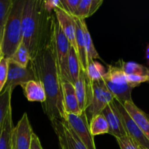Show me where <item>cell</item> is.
<instances>
[{
	"label": "cell",
	"mask_w": 149,
	"mask_h": 149,
	"mask_svg": "<svg viewBox=\"0 0 149 149\" xmlns=\"http://www.w3.org/2000/svg\"><path fill=\"white\" fill-rule=\"evenodd\" d=\"M30 63L36 81L42 84L46 95V100L42 103L44 112L50 122L54 119H61L65 114L61 81L56 54L50 36L31 59Z\"/></svg>",
	"instance_id": "6da1fadb"
},
{
	"label": "cell",
	"mask_w": 149,
	"mask_h": 149,
	"mask_svg": "<svg viewBox=\"0 0 149 149\" xmlns=\"http://www.w3.org/2000/svg\"><path fill=\"white\" fill-rule=\"evenodd\" d=\"M51 15L45 10L42 0H25L22 15V43L31 59L49 38Z\"/></svg>",
	"instance_id": "7a4b0ae2"
},
{
	"label": "cell",
	"mask_w": 149,
	"mask_h": 149,
	"mask_svg": "<svg viewBox=\"0 0 149 149\" xmlns=\"http://www.w3.org/2000/svg\"><path fill=\"white\" fill-rule=\"evenodd\" d=\"M25 0H13V7L4 27L1 45L3 58L10 59L22 43V15Z\"/></svg>",
	"instance_id": "3957f363"
},
{
	"label": "cell",
	"mask_w": 149,
	"mask_h": 149,
	"mask_svg": "<svg viewBox=\"0 0 149 149\" xmlns=\"http://www.w3.org/2000/svg\"><path fill=\"white\" fill-rule=\"evenodd\" d=\"M49 36L53 43L56 54L61 81H69L72 83L68 69V53L71 46L61 30L54 13L51 15L50 17Z\"/></svg>",
	"instance_id": "277c9868"
},
{
	"label": "cell",
	"mask_w": 149,
	"mask_h": 149,
	"mask_svg": "<svg viewBox=\"0 0 149 149\" xmlns=\"http://www.w3.org/2000/svg\"><path fill=\"white\" fill-rule=\"evenodd\" d=\"M103 80L108 90L114 99L122 105L127 101H132V90L127 81V75L118 65H108Z\"/></svg>",
	"instance_id": "5b68a950"
},
{
	"label": "cell",
	"mask_w": 149,
	"mask_h": 149,
	"mask_svg": "<svg viewBox=\"0 0 149 149\" xmlns=\"http://www.w3.org/2000/svg\"><path fill=\"white\" fill-rule=\"evenodd\" d=\"M92 86L93 97L90 105L84 111L88 123L95 116L101 113L102 111L114 99L113 95L106 87L103 79L92 81Z\"/></svg>",
	"instance_id": "8992f818"
},
{
	"label": "cell",
	"mask_w": 149,
	"mask_h": 149,
	"mask_svg": "<svg viewBox=\"0 0 149 149\" xmlns=\"http://www.w3.org/2000/svg\"><path fill=\"white\" fill-rule=\"evenodd\" d=\"M62 119L67 122L69 127L79 138L86 148L87 149H96L94 137L90 132V125L85 112L82 111L79 115L65 113Z\"/></svg>",
	"instance_id": "52a82bcc"
},
{
	"label": "cell",
	"mask_w": 149,
	"mask_h": 149,
	"mask_svg": "<svg viewBox=\"0 0 149 149\" xmlns=\"http://www.w3.org/2000/svg\"><path fill=\"white\" fill-rule=\"evenodd\" d=\"M61 149H87L64 119L51 121Z\"/></svg>",
	"instance_id": "ba28073f"
},
{
	"label": "cell",
	"mask_w": 149,
	"mask_h": 149,
	"mask_svg": "<svg viewBox=\"0 0 149 149\" xmlns=\"http://www.w3.org/2000/svg\"><path fill=\"white\" fill-rule=\"evenodd\" d=\"M32 80L36 79L31 63L26 67H23L11 60H8L7 77L4 89L11 88L13 90L16 86L23 87Z\"/></svg>",
	"instance_id": "9c48e42d"
},
{
	"label": "cell",
	"mask_w": 149,
	"mask_h": 149,
	"mask_svg": "<svg viewBox=\"0 0 149 149\" xmlns=\"http://www.w3.org/2000/svg\"><path fill=\"white\" fill-rule=\"evenodd\" d=\"M113 102L116 105L121 115L124 128L126 131L127 135L130 137L138 146H141L144 148L149 149V141L143 135L135 121L131 118L129 113L125 109L123 105L119 103L116 99H113Z\"/></svg>",
	"instance_id": "30bf717a"
},
{
	"label": "cell",
	"mask_w": 149,
	"mask_h": 149,
	"mask_svg": "<svg viewBox=\"0 0 149 149\" xmlns=\"http://www.w3.org/2000/svg\"><path fill=\"white\" fill-rule=\"evenodd\" d=\"M33 133L28 114L24 113L13 130L12 148L13 149H30Z\"/></svg>",
	"instance_id": "8fae6325"
},
{
	"label": "cell",
	"mask_w": 149,
	"mask_h": 149,
	"mask_svg": "<svg viewBox=\"0 0 149 149\" xmlns=\"http://www.w3.org/2000/svg\"><path fill=\"white\" fill-rule=\"evenodd\" d=\"M74 85L80 110L84 111L93 97V86L87 74L81 68L78 79Z\"/></svg>",
	"instance_id": "7c38bea8"
},
{
	"label": "cell",
	"mask_w": 149,
	"mask_h": 149,
	"mask_svg": "<svg viewBox=\"0 0 149 149\" xmlns=\"http://www.w3.org/2000/svg\"><path fill=\"white\" fill-rule=\"evenodd\" d=\"M101 113L104 116L108 123L109 134L113 135L116 138L127 135L124 128L119 110L113 101L102 111Z\"/></svg>",
	"instance_id": "4fadbf2b"
},
{
	"label": "cell",
	"mask_w": 149,
	"mask_h": 149,
	"mask_svg": "<svg viewBox=\"0 0 149 149\" xmlns=\"http://www.w3.org/2000/svg\"><path fill=\"white\" fill-rule=\"evenodd\" d=\"M54 14L56 17L61 30L69 42L70 45L77 52L76 45V22L74 17L70 15L63 8L54 10Z\"/></svg>",
	"instance_id": "5bb4252c"
},
{
	"label": "cell",
	"mask_w": 149,
	"mask_h": 149,
	"mask_svg": "<svg viewBox=\"0 0 149 149\" xmlns=\"http://www.w3.org/2000/svg\"><path fill=\"white\" fill-rule=\"evenodd\" d=\"M61 90L64 112L69 114H81L82 111L79 106L74 84L69 81H61Z\"/></svg>",
	"instance_id": "9a60e30c"
},
{
	"label": "cell",
	"mask_w": 149,
	"mask_h": 149,
	"mask_svg": "<svg viewBox=\"0 0 149 149\" xmlns=\"http://www.w3.org/2000/svg\"><path fill=\"white\" fill-rule=\"evenodd\" d=\"M125 109L149 141V115L141 110L133 101H127L123 105Z\"/></svg>",
	"instance_id": "2e32d148"
},
{
	"label": "cell",
	"mask_w": 149,
	"mask_h": 149,
	"mask_svg": "<svg viewBox=\"0 0 149 149\" xmlns=\"http://www.w3.org/2000/svg\"><path fill=\"white\" fill-rule=\"evenodd\" d=\"M76 22V45H77V53L78 55L81 68L86 73L87 68V59L85 49L84 32L81 26V20L78 17H74Z\"/></svg>",
	"instance_id": "e0dca14e"
},
{
	"label": "cell",
	"mask_w": 149,
	"mask_h": 149,
	"mask_svg": "<svg viewBox=\"0 0 149 149\" xmlns=\"http://www.w3.org/2000/svg\"><path fill=\"white\" fill-rule=\"evenodd\" d=\"M23 93L27 100L31 102H41L46 100V95L42 84L36 80L29 81L22 87Z\"/></svg>",
	"instance_id": "ac0fdd59"
},
{
	"label": "cell",
	"mask_w": 149,
	"mask_h": 149,
	"mask_svg": "<svg viewBox=\"0 0 149 149\" xmlns=\"http://www.w3.org/2000/svg\"><path fill=\"white\" fill-rule=\"evenodd\" d=\"M14 128L12 116V107L9 109L0 128V149H13L12 133Z\"/></svg>",
	"instance_id": "d6986e66"
},
{
	"label": "cell",
	"mask_w": 149,
	"mask_h": 149,
	"mask_svg": "<svg viewBox=\"0 0 149 149\" xmlns=\"http://www.w3.org/2000/svg\"><path fill=\"white\" fill-rule=\"evenodd\" d=\"M103 3V0H80L75 17L85 20L93 15Z\"/></svg>",
	"instance_id": "ffe728a7"
},
{
	"label": "cell",
	"mask_w": 149,
	"mask_h": 149,
	"mask_svg": "<svg viewBox=\"0 0 149 149\" xmlns=\"http://www.w3.org/2000/svg\"><path fill=\"white\" fill-rule=\"evenodd\" d=\"M80 20H81V26H82L83 32H84L87 65H88V63L93 62L95 59H100V57L99 55L98 52L96 50L95 47V45L93 42V39H92L91 36H90L88 28H87V24H86L85 20H84V19H80Z\"/></svg>",
	"instance_id": "44dd1931"
},
{
	"label": "cell",
	"mask_w": 149,
	"mask_h": 149,
	"mask_svg": "<svg viewBox=\"0 0 149 149\" xmlns=\"http://www.w3.org/2000/svg\"><path fill=\"white\" fill-rule=\"evenodd\" d=\"M68 69L69 76L73 84L77 81L79 75L81 65L79 61L78 55L74 47H71L68 58Z\"/></svg>",
	"instance_id": "7402d4cb"
},
{
	"label": "cell",
	"mask_w": 149,
	"mask_h": 149,
	"mask_svg": "<svg viewBox=\"0 0 149 149\" xmlns=\"http://www.w3.org/2000/svg\"><path fill=\"white\" fill-rule=\"evenodd\" d=\"M90 132L93 137L95 135H103L109 133V126L102 113L95 116L89 123Z\"/></svg>",
	"instance_id": "603a6c76"
},
{
	"label": "cell",
	"mask_w": 149,
	"mask_h": 149,
	"mask_svg": "<svg viewBox=\"0 0 149 149\" xmlns=\"http://www.w3.org/2000/svg\"><path fill=\"white\" fill-rule=\"evenodd\" d=\"M118 66L125 72L126 75H147L148 74V68L145 67L141 64L138 63L129 61V62H125V61L119 60Z\"/></svg>",
	"instance_id": "cb8c5ba5"
},
{
	"label": "cell",
	"mask_w": 149,
	"mask_h": 149,
	"mask_svg": "<svg viewBox=\"0 0 149 149\" xmlns=\"http://www.w3.org/2000/svg\"><path fill=\"white\" fill-rule=\"evenodd\" d=\"M13 90L11 88L4 89L0 94V128L11 106V97Z\"/></svg>",
	"instance_id": "d4e9b609"
},
{
	"label": "cell",
	"mask_w": 149,
	"mask_h": 149,
	"mask_svg": "<svg viewBox=\"0 0 149 149\" xmlns=\"http://www.w3.org/2000/svg\"><path fill=\"white\" fill-rule=\"evenodd\" d=\"M106 71L107 70L101 63L97 61H93V62L90 63L87 65L86 74H87L89 79L91 81H97V80H100L103 79V77L106 74Z\"/></svg>",
	"instance_id": "484cf974"
},
{
	"label": "cell",
	"mask_w": 149,
	"mask_h": 149,
	"mask_svg": "<svg viewBox=\"0 0 149 149\" xmlns=\"http://www.w3.org/2000/svg\"><path fill=\"white\" fill-rule=\"evenodd\" d=\"M12 61L15 63L21 65L23 67H26L31 61V56L29 52L25 45L23 43L20 44V46L17 47L15 52H14L11 58H10Z\"/></svg>",
	"instance_id": "4316f807"
},
{
	"label": "cell",
	"mask_w": 149,
	"mask_h": 149,
	"mask_svg": "<svg viewBox=\"0 0 149 149\" xmlns=\"http://www.w3.org/2000/svg\"><path fill=\"white\" fill-rule=\"evenodd\" d=\"M13 0H0V26L4 27L13 7Z\"/></svg>",
	"instance_id": "83f0119b"
},
{
	"label": "cell",
	"mask_w": 149,
	"mask_h": 149,
	"mask_svg": "<svg viewBox=\"0 0 149 149\" xmlns=\"http://www.w3.org/2000/svg\"><path fill=\"white\" fill-rule=\"evenodd\" d=\"M80 0H61L63 9L70 15L75 17Z\"/></svg>",
	"instance_id": "f1b7e54d"
},
{
	"label": "cell",
	"mask_w": 149,
	"mask_h": 149,
	"mask_svg": "<svg viewBox=\"0 0 149 149\" xmlns=\"http://www.w3.org/2000/svg\"><path fill=\"white\" fill-rule=\"evenodd\" d=\"M127 81L131 88H135L143 82H149V77L148 75H127Z\"/></svg>",
	"instance_id": "f546056e"
},
{
	"label": "cell",
	"mask_w": 149,
	"mask_h": 149,
	"mask_svg": "<svg viewBox=\"0 0 149 149\" xmlns=\"http://www.w3.org/2000/svg\"><path fill=\"white\" fill-rule=\"evenodd\" d=\"M8 60L7 58H2L0 61V94L2 92L7 81Z\"/></svg>",
	"instance_id": "4dcf8cb0"
},
{
	"label": "cell",
	"mask_w": 149,
	"mask_h": 149,
	"mask_svg": "<svg viewBox=\"0 0 149 149\" xmlns=\"http://www.w3.org/2000/svg\"><path fill=\"white\" fill-rule=\"evenodd\" d=\"M116 141L121 149H138L136 143L128 135L116 138Z\"/></svg>",
	"instance_id": "1f68e13d"
},
{
	"label": "cell",
	"mask_w": 149,
	"mask_h": 149,
	"mask_svg": "<svg viewBox=\"0 0 149 149\" xmlns=\"http://www.w3.org/2000/svg\"><path fill=\"white\" fill-rule=\"evenodd\" d=\"M43 5L45 10L49 14H52V11L57 8H63L61 0H45L43 1Z\"/></svg>",
	"instance_id": "d6a6232c"
},
{
	"label": "cell",
	"mask_w": 149,
	"mask_h": 149,
	"mask_svg": "<svg viewBox=\"0 0 149 149\" xmlns=\"http://www.w3.org/2000/svg\"><path fill=\"white\" fill-rule=\"evenodd\" d=\"M30 149H43L42 145H41L39 138L35 133H33V135H32Z\"/></svg>",
	"instance_id": "836d02e7"
},
{
	"label": "cell",
	"mask_w": 149,
	"mask_h": 149,
	"mask_svg": "<svg viewBox=\"0 0 149 149\" xmlns=\"http://www.w3.org/2000/svg\"><path fill=\"white\" fill-rule=\"evenodd\" d=\"M3 33H4V28L0 26V49H1V42H2L3 39Z\"/></svg>",
	"instance_id": "e575fe53"
},
{
	"label": "cell",
	"mask_w": 149,
	"mask_h": 149,
	"mask_svg": "<svg viewBox=\"0 0 149 149\" xmlns=\"http://www.w3.org/2000/svg\"><path fill=\"white\" fill-rule=\"evenodd\" d=\"M146 59L147 63L149 65V45L147 46L146 49Z\"/></svg>",
	"instance_id": "d590c367"
},
{
	"label": "cell",
	"mask_w": 149,
	"mask_h": 149,
	"mask_svg": "<svg viewBox=\"0 0 149 149\" xmlns=\"http://www.w3.org/2000/svg\"><path fill=\"white\" fill-rule=\"evenodd\" d=\"M2 58H3V55H2V53H1V49H0V61H1V59Z\"/></svg>",
	"instance_id": "8d00e7d4"
},
{
	"label": "cell",
	"mask_w": 149,
	"mask_h": 149,
	"mask_svg": "<svg viewBox=\"0 0 149 149\" xmlns=\"http://www.w3.org/2000/svg\"><path fill=\"white\" fill-rule=\"evenodd\" d=\"M138 149H146V148H144L141 146H138Z\"/></svg>",
	"instance_id": "74e56055"
},
{
	"label": "cell",
	"mask_w": 149,
	"mask_h": 149,
	"mask_svg": "<svg viewBox=\"0 0 149 149\" xmlns=\"http://www.w3.org/2000/svg\"><path fill=\"white\" fill-rule=\"evenodd\" d=\"M147 75L149 77V68H148V74H147Z\"/></svg>",
	"instance_id": "f35d334b"
}]
</instances>
